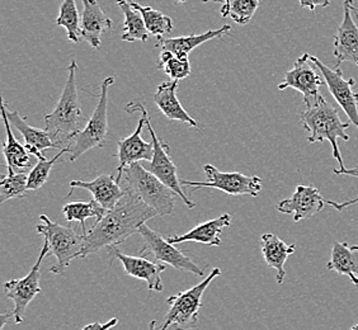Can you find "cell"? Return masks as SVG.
I'll return each mask as SVG.
<instances>
[{"instance_id": "e0dca14e", "label": "cell", "mask_w": 358, "mask_h": 330, "mask_svg": "<svg viewBox=\"0 0 358 330\" xmlns=\"http://www.w3.org/2000/svg\"><path fill=\"white\" fill-rule=\"evenodd\" d=\"M144 126H146L145 118L141 116L136 131L132 132V135L129 138H122L118 141V152L116 154L118 159L116 179L118 183L121 182L124 171L127 166L140 162H152V154H154L152 143H146L144 138H141Z\"/></svg>"}, {"instance_id": "603a6c76", "label": "cell", "mask_w": 358, "mask_h": 330, "mask_svg": "<svg viewBox=\"0 0 358 330\" xmlns=\"http://www.w3.org/2000/svg\"><path fill=\"white\" fill-rule=\"evenodd\" d=\"M261 250H262L263 259L271 268L275 269L277 275L275 280L278 285H282L286 277L285 264L291 255L295 253L296 245L287 244L281 241L277 235L272 233L263 234L261 238Z\"/></svg>"}, {"instance_id": "4316f807", "label": "cell", "mask_w": 358, "mask_h": 330, "mask_svg": "<svg viewBox=\"0 0 358 330\" xmlns=\"http://www.w3.org/2000/svg\"><path fill=\"white\" fill-rule=\"evenodd\" d=\"M117 6L124 13V34L122 40L126 42L148 41L149 31L145 26L144 18L136 8L132 7L129 0H116Z\"/></svg>"}, {"instance_id": "44dd1931", "label": "cell", "mask_w": 358, "mask_h": 330, "mask_svg": "<svg viewBox=\"0 0 358 330\" xmlns=\"http://www.w3.org/2000/svg\"><path fill=\"white\" fill-rule=\"evenodd\" d=\"M231 215L222 213L219 217L213 220L202 222L200 225L193 227L192 230L182 235H171L166 241L172 244H180L186 241H193L199 244H205L210 247H220L221 234L225 227H230Z\"/></svg>"}, {"instance_id": "74e56055", "label": "cell", "mask_w": 358, "mask_h": 330, "mask_svg": "<svg viewBox=\"0 0 358 330\" xmlns=\"http://www.w3.org/2000/svg\"><path fill=\"white\" fill-rule=\"evenodd\" d=\"M229 6H230V0H224V4H222V8H221L222 18L229 17Z\"/></svg>"}, {"instance_id": "f1b7e54d", "label": "cell", "mask_w": 358, "mask_h": 330, "mask_svg": "<svg viewBox=\"0 0 358 330\" xmlns=\"http://www.w3.org/2000/svg\"><path fill=\"white\" fill-rule=\"evenodd\" d=\"M132 7L136 8L144 18L145 26L149 34L162 40L163 36L169 35L174 29L172 18L152 7H143L136 1H131Z\"/></svg>"}, {"instance_id": "9a60e30c", "label": "cell", "mask_w": 358, "mask_h": 330, "mask_svg": "<svg viewBox=\"0 0 358 330\" xmlns=\"http://www.w3.org/2000/svg\"><path fill=\"white\" fill-rule=\"evenodd\" d=\"M325 201L327 199L315 187L300 185L289 199L281 201L275 208L278 213L292 215L294 221L300 222L320 213L327 205Z\"/></svg>"}, {"instance_id": "3957f363", "label": "cell", "mask_w": 358, "mask_h": 330, "mask_svg": "<svg viewBox=\"0 0 358 330\" xmlns=\"http://www.w3.org/2000/svg\"><path fill=\"white\" fill-rule=\"evenodd\" d=\"M303 129L310 132L308 141L310 144L328 141L331 143L333 158L339 163V169H345L343 159L341 155L338 138L343 141L350 140V135L345 130L351 122H342L336 107L325 101L323 96H319L317 102L311 106H305V110L300 115Z\"/></svg>"}, {"instance_id": "cb8c5ba5", "label": "cell", "mask_w": 358, "mask_h": 330, "mask_svg": "<svg viewBox=\"0 0 358 330\" xmlns=\"http://www.w3.org/2000/svg\"><path fill=\"white\" fill-rule=\"evenodd\" d=\"M1 118L7 131V140L3 145V152L7 162L8 173L27 172L31 168V152H28L26 145H22L17 138H14L13 132L10 130V122L7 115L6 101L1 98Z\"/></svg>"}, {"instance_id": "484cf974", "label": "cell", "mask_w": 358, "mask_h": 330, "mask_svg": "<svg viewBox=\"0 0 358 330\" xmlns=\"http://www.w3.org/2000/svg\"><path fill=\"white\" fill-rule=\"evenodd\" d=\"M327 269L347 275L358 289V245L350 247L348 243L336 241L331 248V259Z\"/></svg>"}, {"instance_id": "30bf717a", "label": "cell", "mask_w": 358, "mask_h": 330, "mask_svg": "<svg viewBox=\"0 0 358 330\" xmlns=\"http://www.w3.org/2000/svg\"><path fill=\"white\" fill-rule=\"evenodd\" d=\"M138 234H140L144 241V247L140 249V254L152 253L157 261L169 264L173 268L178 269L180 272L192 273L199 277L205 275L206 267L202 268L199 264H196L180 249L164 239L158 231L152 230L146 224L138 227Z\"/></svg>"}, {"instance_id": "ba28073f", "label": "cell", "mask_w": 358, "mask_h": 330, "mask_svg": "<svg viewBox=\"0 0 358 330\" xmlns=\"http://www.w3.org/2000/svg\"><path fill=\"white\" fill-rule=\"evenodd\" d=\"M113 82V76H108L102 82L96 110L88 120V124L74 138V145L70 146L69 160L71 163L90 150L106 148L108 135V90Z\"/></svg>"}, {"instance_id": "277c9868", "label": "cell", "mask_w": 358, "mask_h": 330, "mask_svg": "<svg viewBox=\"0 0 358 330\" xmlns=\"http://www.w3.org/2000/svg\"><path fill=\"white\" fill-rule=\"evenodd\" d=\"M220 275L221 269L215 267L202 282L192 289L171 296L166 300L169 311L166 313V319L159 330H168L169 328H174V330L196 329L199 324V313L202 308V296L215 278Z\"/></svg>"}, {"instance_id": "8d00e7d4", "label": "cell", "mask_w": 358, "mask_h": 330, "mask_svg": "<svg viewBox=\"0 0 358 330\" xmlns=\"http://www.w3.org/2000/svg\"><path fill=\"white\" fill-rule=\"evenodd\" d=\"M333 172L336 173L337 175H348V177L358 178V165L355 166V168H351V169H348V168H345V169H334Z\"/></svg>"}, {"instance_id": "8992f818", "label": "cell", "mask_w": 358, "mask_h": 330, "mask_svg": "<svg viewBox=\"0 0 358 330\" xmlns=\"http://www.w3.org/2000/svg\"><path fill=\"white\" fill-rule=\"evenodd\" d=\"M126 188L138 194L145 203L152 207L159 216L171 215L176 205V194L152 172H148L140 163L127 166L124 171Z\"/></svg>"}, {"instance_id": "1f68e13d", "label": "cell", "mask_w": 358, "mask_h": 330, "mask_svg": "<svg viewBox=\"0 0 358 330\" xmlns=\"http://www.w3.org/2000/svg\"><path fill=\"white\" fill-rule=\"evenodd\" d=\"M28 173H8L0 183V203L13 199H22L28 192Z\"/></svg>"}, {"instance_id": "8fae6325", "label": "cell", "mask_w": 358, "mask_h": 330, "mask_svg": "<svg viewBox=\"0 0 358 330\" xmlns=\"http://www.w3.org/2000/svg\"><path fill=\"white\" fill-rule=\"evenodd\" d=\"M50 254H51V250L48 247V241H45L41 253L38 255V259L29 271V273L20 280H10L4 283V292L8 299H10L14 303V309L12 311H13L15 324H21L23 322L28 305L36 296L41 294L40 280H41L42 261Z\"/></svg>"}, {"instance_id": "7c38bea8", "label": "cell", "mask_w": 358, "mask_h": 330, "mask_svg": "<svg viewBox=\"0 0 358 330\" xmlns=\"http://www.w3.org/2000/svg\"><path fill=\"white\" fill-rule=\"evenodd\" d=\"M324 82L323 74L311 60L310 54H303L297 59L294 68L286 71L278 89L292 88L297 90L303 94L305 106H311L322 96L319 89Z\"/></svg>"}, {"instance_id": "60d3db41", "label": "cell", "mask_w": 358, "mask_h": 330, "mask_svg": "<svg viewBox=\"0 0 358 330\" xmlns=\"http://www.w3.org/2000/svg\"><path fill=\"white\" fill-rule=\"evenodd\" d=\"M351 330H358V324H356V325H353L352 327Z\"/></svg>"}, {"instance_id": "e575fe53", "label": "cell", "mask_w": 358, "mask_h": 330, "mask_svg": "<svg viewBox=\"0 0 358 330\" xmlns=\"http://www.w3.org/2000/svg\"><path fill=\"white\" fill-rule=\"evenodd\" d=\"M300 1V8L303 9H309L310 12H315L317 7L327 8L331 6L333 0H299Z\"/></svg>"}, {"instance_id": "d6986e66", "label": "cell", "mask_w": 358, "mask_h": 330, "mask_svg": "<svg viewBox=\"0 0 358 330\" xmlns=\"http://www.w3.org/2000/svg\"><path fill=\"white\" fill-rule=\"evenodd\" d=\"M113 22L107 17L96 0H83L80 36L92 48H99L104 32L112 29Z\"/></svg>"}, {"instance_id": "d6a6232c", "label": "cell", "mask_w": 358, "mask_h": 330, "mask_svg": "<svg viewBox=\"0 0 358 330\" xmlns=\"http://www.w3.org/2000/svg\"><path fill=\"white\" fill-rule=\"evenodd\" d=\"M65 152H70V146H66L57 152L55 157L50 160H38V163L31 169V172L28 173V191H37L42 187L45 186V183L48 182V175L52 169V166L57 163V160L62 158Z\"/></svg>"}, {"instance_id": "6da1fadb", "label": "cell", "mask_w": 358, "mask_h": 330, "mask_svg": "<svg viewBox=\"0 0 358 330\" xmlns=\"http://www.w3.org/2000/svg\"><path fill=\"white\" fill-rule=\"evenodd\" d=\"M158 213L138 197V194L124 187V197L117 205L104 215L101 220L90 227L85 234L84 248L80 258L96 253L102 249L117 247L136 234L138 227Z\"/></svg>"}, {"instance_id": "83f0119b", "label": "cell", "mask_w": 358, "mask_h": 330, "mask_svg": "<svg viewBox=\"0 0 358 330\" xmlns=\"http://www.w3.org/2000/svg\"><path fill=\"white\" fill-rule=\"evenodd\" d=\"M108 210H106L101 206L96 200L87 201V202H70L62 207V213L65 216L66 221L74 222L78 221L82 229L83 234H87V227H85V220L94 217L96 221L101 220Z\"/></svg>"}, {"instance_id": "2e32d148", "label": "cell", "mask_w": 358, "mask_h": 330, "mask_svg": "<svg viewBox=\"0 0 358 330\" xmlns=\"http://www.w3.org/2000/svg\"><path fill=\"white\" fill-rule=\"evenodd\" d=\"M108 253H112L115 258L121 261L127 275L148 283L149 291L162 292L164 289V285L162 281V273L166 271L164 263L160 264L158 261H148L144 257L124 254L116 247L108 249Z\"/></svg>"}, {"instance_id": "4dcf8cb0", "label": "cell", "mask_w": 358, "mask_h": 330, "mask_svg": "<svg viewBox=\"0 0 358 330\" xmlns=\"http://www.w3.org/2000/svg\"><path fill=\"white\" fill-rule=\"evenodd\" d=\"M158 69L164 71L172 80H183L191 74V64L188 57H179L171 51L162 48L159 55Z\"/></svg>"}, {"instance_id": "5b68a950", "label": "cell", "mask_w": 358, "mask_h": 330, "mask_svg": "<svg viewBox=\"0 0 358 330\" xmlns=\"http://www.w3.org/2000/svg\"><path fill=\"white\" fill-rule=\"evenodd\" d=\"M40 220L41 224L37 225L36 230L45 236L51 254L56 257V264L50 268V272L55 275H64L71 261L80 258L85 235L83 233L78 234L73 227L57 224L43 213L40 215Z\"/></svg>"}, {"instance_id": "d4e9b609", "label": "cell", "mask_w": 358, "mask_h": 330, "mask_svg": "<svg viewBox=\"0 0 358 330\" xmlns=\"http://www.w3.org/2000/svg\"><path fill=\"white\" fill-rule=\"evenodd\" d=\"M230 31H231V26L225 24L219 29H210L201 35L162 38V40H158V46H162V48L171 51L174 55L179 56V57H188L189 52L194 48H199L202 43L211 41L214 38H222L224 35H230Z\"/></svg>"}, {"instance_id": "ac0fdd59", "label": "cell", "mask_w": 358, "mask_h": 330, "mask_svg": "<svg viewBox=\"0 0 358 330\" xmlns=\"http://www.w3.org/2000/svg\"><path fill=\"white\" fill-rule=\"evenodd\" d=\"M76 188L85 189L92 193L93 200H96L101 206L108 211L117 205L118 201L121 200L124 194V187L120 186L116 175L113 174H102L90 182L71 180L66 199H69Z\"/></svg>"}, {"instance_id": "7402d4cb", "label": "cell", "mask_w": 358, "mask_h": 330, "mask_svg": "<svg viewBox=\"0 0 358 330\" xmlns=\"http://www.w3.org/2000/svg\"><path fill=\"white\" fill-rule=\"evenodd\" d=\"M178 89V80L162 82L158 85L157 92L154 94V102L158 106L159 110L171 121L183 122L189 124L191 127L199 129V122L188 115L183 106L177 98Z\"/></svg>"}, {"instance_id": "f546056e", "label": "cell", "mask_w": 358, "mask_h": 330, "mask_svg": "<svg viewBox=\"0 0 358 330\" xmlns=\"http://www.w3.org/2000/svg\"><path fill=\"white\" fill-rule=\"evenodd\" d=\"M80 20L79 10L76 7V0H64L59 17L56 18V24L66 29L69 41L78 43L80 41Z\"/></svg>"}, {"instance_id": "836d02e7", "label": "cell", "mask_w": 358, "mask_h": 330, "mask_svg": "<svg viewBox=\"0 0 358 330\" xmlns=\"http://www.w3.org/2000/svg\"><path fill=\"white\" fill-rule=\"evenodd\" d=\"M262 0H230L229 15L238 24H248Z\"/></svg>"}, {"instance_id": "7a4b0ae2", "label": "cell", "mask_w": 358, "mask_h": 330, "mask_svg": "<svg viewBox=\"0 0 358 330\" xmlns=\"http://www.w3.org/2000/svg\"><path fill=\"white\" fill-rule=\"evenodd\" d=\"M76 71L78 64L76 60H71L68 66V78L60 101L56 104L55 110L45 116V130L62 149L70 146V141L74 140L88 124V120L84 116L79 104Z\"/></svg>"}, {"instance_id": "d590c367", "label": "cell", "mask_w": 358, "mask_h": 330, "mask_svg": "<svg viewBox=\"0 0 358 330\" xmlns=\"http://www.w3.org/2000/svg\"><path fill=\"white\" fill-rule=\"evenodd\" d=\"M118 324V317H112L107 323H92L85 325L82 330H110Z\"/></svg>"}, {"instance_id": "f35d334b", "label": "cell", "mask_w": 358, "mask_h": 330, "mask_svg": "<svg viewBox=\"0 0 358 330\" xmlns=\"http://www.w3.org/2000/svg\"><path fill=\"white\" fill-rule=\"evenodd\" d=\"M176 4H182V3H186L187 0H173ZM203 3H208V1H215V3H222L224 4V0H201Z\"/></svg>"}, {"instance_id": "5bb4252c", "label": "cell", "mask_w": 358, "mask_h": 330, "mask_svg": "<svg viewBox=\"0 0 358 330\" xmlns=\"http://www.w3.org/2000/svg\"><path fill=\"white\" fill-rule=\"evenodd\" d=\"M343 10V21L334 36L336 68L343 62H353L358 66V10L353 0H345Z\"/></svg>"}, {"instance_id": "ffe728a7", "label": "cell", "mask_w": 358, "mask_h": 330, "mask_svg": "<svg viewBox=\"0 0 358 330\" xmlns=\"http://www.w3.org/2000/svg\"><path fill=\"white\" fill-rule=\"evenodd\" d=\"M7 115L10 124L21 132L28 152L35 155L38 160H46L43 152L48 149H62V146L51 138L48 131L36 129L34 126H31L26 118L21 117L18 110H13V112L7 110Z\"/></svg>"}, {"instance_id": "4fadbf2b", "label": "cell", "mask_w": 358, "mask_h": 330, "mask_svg": "<svg viewBox=\"0 0 358 330\" xmlns=\"http://www.w3.org/2000/svg\"><path fill=\"white\" fill-rule=\"evenodd\" d=\"M311 60L317 65L320 73L323 74L325 84L328 85V89L331 96L339 104V107L343 110L347 117L350 118V122L355 124L358 129V93L353 92L355 79H345L342 70L339 68L331 69L327 65H324L317 57L311 55Z\"/></svg>"}, {"instance_id": "52a82bcc", "label": "cell", "mask_w": 358, "mask_h": 330, "mask_svg": "<svg viewBox=\"0 0 358 330\" xmlns=\"http://www.w3.org/2000/svg\"><path fill=\"white\" fill-rule=\"evenodd\" d=\"M126 110L130 112V113H135V112H141V116L145 118V124L149 131V135L152 138V148H154V154H152V162L149 164V172H152L154 175H157L163 183H166V186L169 188H172L174 192L177 193V196H179L183 202L186 203V206L188 208H194L196 203L193 202L186 193L183 192L182 189V182L178 178V171H177V166L173 163L172 159H171V148L169 145L162 141L158 138L157 132L154 130V127L152 126L150 122V118L148 115V110L145 108L144 104L141 102H131V103L126 106Z\"/></svg>"}, {"instance_id": "9c48e42d", "label": "cell", "mask_w": 358, "mask_h": 330, "mask_svg": "<svg viewBox=\"0 0 358 330\" xmlns=\"http://www.w3.org/2000/svg\"><path fill=\"white\" fill-rule=\"evenodd\" d=\"M207 182H193L180 179L182 186L200 189L203 187L215 188L231 196H252L257 197L262 191V178L257 175H245L241 172H220L213 164L203 165Z\"/></svg>"}, {"instance_id": "ab89813d", "label": "cell", "mask_w": 358, "mask_h": 330, "mask_svg": "<svg viewBox=\"0 0 358 330\" xmlns=\"http://www.w3.org/2000/svg\"><path fill=\"white\" fill-rule=\"evenodd\" d=\"M149 330H157V322L155 320H152L149 324Z\"/></svg>"}]
</instances>
